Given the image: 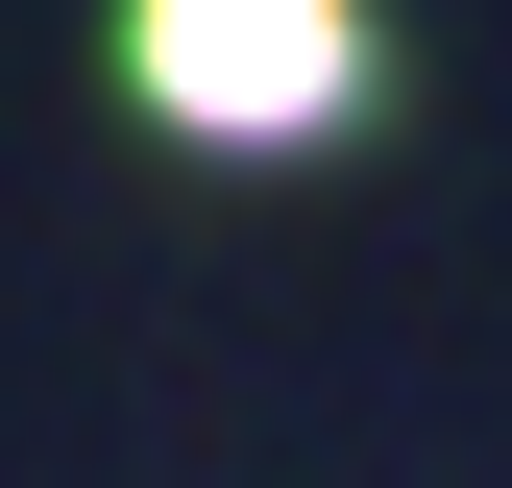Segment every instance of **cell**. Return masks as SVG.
Segmentation results:
<instances>
[{"instance_id": "obj_1", "label": "cell", "mask_w": 512, "mask_h": 488, "mask_svg": "<svg viewBox=\"0 0 512 488\" xmlns=\"http://www.w3.org/2000/svg\"><path fill=\"white\" fill-rule=\"evenodd\" d=\"M342 74H366L342 0H147V98H171V122H220V147L342 122Z\"/></svg>"}]
</instances>
